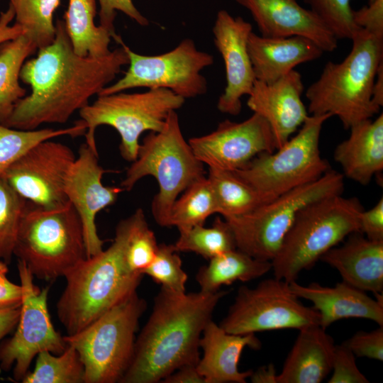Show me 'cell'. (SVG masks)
<instances>
[{
  "label": "cell",
  "instance_id": "cell-36",
  "mask_svg": "<svg viewBox=\"0 0 383 383\" xmlns=\"http://www.w3.org/2000/svg\"><path fill=\"white\" fill-rule=\"evenodd\" d=\"M127 218L125 261L131 271L143 274L155 258L159 244L142 209H138Z\"/></svg>",
  "mask_w": 383,
  "mask_h": 383
},
{
  "label": "cell",
  "instance_id": "cell-17",
  "mask_svg": "<svg viewBox=\"0 0 383 383\" xmlns=\"http://www.w3.org/2000/svg\"><path fill=\"white\" fill-rule=\"evenodd\" d=\"M98 157V152L86 143L81 145L64 186L65 196L82 224L87 258L103 250L104 240L99 236L95 222L97 213L114 204L123 191L121 187L103 184L102 177L107 170L100 166Z\"/></svg>",
  "mask_w": 383,
  "mask_h": 383
},
{
  "label": "cell",
  "instance_id": "cell-11",
  "mask_svg": "<svg viewBox=\"0 0 383 383\" xmlns=\"http://www.w3.org/2000/svg\"><path fill=\"white\" fill-rule=\"evenodd\" d=\"M331 117L308 116L277 152L260 153L233 172L270 199L317 180L331 169L321 155L319 140L323 123Z\"/></svg>",
  "mask_w": 383,
  "mask_h": 383
},
{
  "label": "cell",
  "instance_id": "cell-26",
  "mask_svg": "<svg viewBox=\"0 0 383 383\" xmlns=\"http://www.w3.org/2000/svg\"><path fill=\"white\" fill-rule=\"evenodd\" d=\"M335 344L320 325L299 330L277 383H319L332 370Z\"/></svg>",
  "mask_w": 383,
  "mask_h": 383
},
{
  "label": "cell",
  "instance_id": "cell-42",
  "mask_svg": "<svg viewBox=\"0 0 383 383\" xmlns=\"http://www.w3.org/2000/svg\"><path fill=\"white\" fill-rule=\"evenodd\" d=\"M344 344L355 357L383 360V326L370 332L359 331Z\"/></svg>",
  "mask_w": 383,
  "mask_h": 383
},
{
  "label": "cell",
  "instance_id": "cell-7",
  "mask_svg": "<svg viewBox=\"0 0 383 383\" xmlns=\"http://www.w3.org/2000/svg\"><path fill=\"white\" fill-rule=\"evenodd\" d=\"M204 164L183 136L178 115L171 111L163 128L150 132L140 144L137 158L127 169L121 183L131 191L143 177L152 176L159 186L151 205L155 222L168 227L172 206L179 196L194 182L206 177Z\"/></svg>",
  "mask_w": 383,
  "mask_h": 383
},
{
  "label": "cell",
  "instance_id": "cell-28",
  "mask_svg": "<svg viewBox=\"0 0 383 383\" xmlns=\"http://www.w3.org/2000/svg\"><path fill=\"white\" fill-rule=\"evenodd\" d=\"M96 0H69L64 23L74 52L82 57L108 55L111 33L94 23Z\"/></svg>",
  "mask_w": 383,
  "mask_h": 383
},
{
  "label": "cell",
  "instance_id": "cell-4",
  "mask_svg": "<svg viewBox=\"0 0 383 383\" xmlns=\"http://www.w3.org/2000/svg\"><path fill=\"white\" fill-rule=\"evenodd\" d=\"M351 40L345 58L339 63L328 61L306 91L308 113L335 116L347 130L379 112L372 87L383 62V38L359 28Z\"/></svg>",
  "mask_w": 383,
  "mask_h": 383
},
{
  "label": "cell",
  "instance_id": "cell-32",
  "mask_svg": "<svg viewBox=\"0 0 383 383\" xmlns=\"http://www.w3.org/2000/svg\"><path fill=\"white\" fill-rule=\"evenodd\" d=\"M87 126L80 119L67 128L20 130L0 123V176L36 144L62 135H84Z\"/></svg>",
  "mask_w": 383,
  "mask_h": 383
},
{
  "label": "cell",
  "instance_id": "cell-34",
  "mask_svg": "<svg viewBox=\"0 0 383 383\" xmlns=\"http://www.w3.org/2000/svg\"><path fill=\"white\" fill-rule=\"evenodd\" d=\"M178 231L179 235L173 244L178 252H193L210 260L237 248L231 227L220 217H216L208 228L200 225Z\"/></svg>",
  "mask_w": 383,
  "mask_h": 383
},
{
  "label": "cell",
  "instance_id": "cell-20",
  "mask_svg": "<svg viewBox=\"0 0 383 383\" xmlns=\"http://www.w3.org/2000/svg\"><path fill=\"white\" fill-rule=\"evenodd\" d=\"M251 13L261 35L270 38L302 36L323 52L338 47V39L324 23L296 0H236Z\"/></svg>",
  "mask_w": 383,
  "mask_h": 383
},
{
  "label": "cell",
  "instance_id": "cell-1",
  "mask_svg": "<svg viewBox=\"0 0 383 383\" xmlns=\"http://www.w3.org/2000/svg\"><path fill=\"white\" fill-rule=\"evenodd\" d=\"M55 26L54 40L21 67L20 80L30 87V94L15 104L1 124L34 130L43 123H65L128 65L122 46L100 57L77 55L64 21L57 20Z\"/></svg>",
  "mask_w": 383,
  "mask_h": 383
},
{
  "label": "cell",
  "instance_id": "cell-35",
  "mask_svg": "<svg viewBox=\"0 0 383 383\" xmlns=\"http://www.w3.org/2000/svg\"><path fill=\"white\" fill-rule=\"evenodd\" d=\"M35 367L22 383H84V367L77 350L70 345L59 355L48 351L36 356Z\"/></svg>",
  "mask_w": 383,
  "mask_h": 383
},
{
  "label": "cell",
  "instance_id": "cell-19",
  "mask_svg": "<svg viewBox=\"0 0 383 383\" xmlns=\"http://www.w3.org/2000/svg\"><path fill=\"white\" fill-rule=\"evenodd\" d=\"M303 91L302 77L295 70L272 83L255 81L247 105L269 123L276 150L290 138L309 116L301 99Z\"/></svg>",
  "mask_w": 383,
  "mask_h": 383
},
{
  "label": "cell",
  "instance_id": "cell-47",
  "mask_svg": "<svg viewBox=\"0 0 383 383\" xmlns=\"http://www.w3.org/2000/svg\"><path fill=\"white\" fill-rule=\"evenodd\" d=\"M13 18L14 12L9 5V9L0 14V44L15 38L23 33V30L20 26L16 23L11 25Z\"/></svg>",
  "mask_w": 383,
  "mask_h": 383
},
{
  "label": "cell",
  "instance_id": "cell-44",
  "mask_svg": "<svg viewBox=\"0 0 383 383\" xmlns=\"http://www.w3.org/2000/svg\"><path fill=\"white\" fill-rule=\"evenodd\" d=\"M359 231L372 240H383V198L372 208L359 214Z\"/></svg>",
  "mask_w": 383,
  "mask_h": 383
},
{
  "label": "cell",
  "instance_id": "cell-22",
  "mask_svg": "<svg viewBox=\"0 0 383 383\" xmlns=\"http://www.w3.org/2000/svg\"><path fill=\"white\" fill-rule=\"evenodd\" d=\"M199 347L203 355L196 368L206 383H245L252 370H239L241 353L245 347L260 349L261 342L255 333H230L211 320L202 332Z\"/></svg>",
  "mask_w": 383,
  "mask_h": 383
},
{
  "label": "cell",
  "instance_id": "cell-38",
  "mask_svg": "<svg viewBox=\"0 0 383 383\" xmlns=\"http://www.w3.org/2000/svg\"><path fill=\"white\" fill-rule=\"evenodd\" d=\"M161 287L177 292H186L187 273L173 244L160 243L153 262L143 272Z\"/></svg>",
  "mask_w": 383,
  "mask_h": 383
},
{
  "label": "cell",
  "instance_id": "cell-6",
  "mask_svg": "<svg viewBox=\"0 0 383 383\" xmlns=\"http://www.w3.org/2000/svg\"><path fill=\"white\" fill-rule=\"evenodd\" d=\"M363 208L356 197L342 194L316 200L296 215L280 249L272 260L274 277L296 281L301 272L311 268L328 250L359 231Z\"/></svg>",
  "mask_w": 383,
  "mask_h": 383
},
{
  "label": "cell",
  "instance_id": "cell-41",
  "mask_svg": "<svg viewBox=\"0 0 383 383\" xmlns=\"http://www.w3.org/2000/svg\"><path fill=\"white\" fill-rule=\"evenodd\" d=\"M100 5V26L108 30L113 39L116 35L114 28L116 11H120L142 26H147L149 21L141 14L133 0H99Z\"/></svg>",
  "mask_w": 383,
  "mask_h": 383
},
{
  "label": "cell",
  "instance_id": "cell-10",
  "mask_svg": "<svg viewBox=\"0 0 383 383\" xmlns=\"http://www.w3.org/2000/svg\"><path fill=\"white\" fill-rule=\"evenodd\" d=\"M185 99L167 89H149L144 92L123 91L100 95L79 110L87 126L86 143L97 152L95 131L102 125L113 128L121 137L122 157L133 162L138 155L139 138L145 131L158 132L169 113L181 108Z\"/></svg>",
  "mask_w": 383,
  "mask_h": 383
},
{
  "label": "cell",
  "instance_id": "cell-50",
  "mask_svg": "<svg viewBox=\"0 0 383 383\" xmlns=\"http://www.w3.org/2000/svg\"><path fill=\"white\" fill-rule=\"evenodd\" d=\"M372 101L379 108L383 106V62L377 72L372 87Z\"/></svg>",
  "mask_w": 383,
  "mask_h": 383
},
{
  "label": "cell",
  "instance_id": "cell-43",
  "mask_svg": "<svg viewBox=\"0 0 383 383\" xmlns=\"http://www.w3.org/2000/svg\"><path fill=\"white\" fill-rule=\"evenodd\" d=\"M355 25L375 36L383 38V0H374L357 11H353Z\"/></svg>",
  "mask_w": 383,
  "mask_h": 383
},
{
  "label": "cell",
  "instance_id": "cell-30",
  "mask_svg": "<svg viewBox=\"0 0 383 383\" xmlns=\"http://www.w3.org/2000/svg\"><path fill=\"white\" fill-rule=\"evenodd\" d=\"M217 213L223 218L248 213L272 200L240 179L233 172L209 168Z\"/></svg>",
  "mask_w": 383,
  "mask_h": 383
},
{
  "label": "cell",
  "instance_id": "cell-39",
  "mask_svg": "<svg viewBox=\"0 0 383 383\" xmlns=\"http://www.w3.org/2000/svg\"><path fill=\"white\" fill-rule=\"evenodd\" d=\"M338 39H350L360 28L353 21L351 0H304Z\"/></svg>",
  "mask_w": 383,
  "mask_h": 383
},
{
  "label": "cell",
  "instance_id": "cell-3",
  "mask_svg": "<svg viewBox=\"0 0 383 383\" xmlns=\"http://www.w3.org/2000/svg\"><path fill=\"white\" fill-rule=\"evenodd\" d=\"M128 225L127 218L121 220L106 250L64 275L66 286L57 303V314L67 335L78 333L136 292L143 274L131 271L125 261Z\"/></svg>",
  "mask_w": 383,
  "mask_h": 383
},
{
  "label": "cell",
  "instance_id": "cell-31",
  "mask_svg": "<svg viewBox=\"0 0 383 383\" xmlns=\"http://www.w3.org/2000/svg\"><path fill=\"white\" fill-rule=\"evenodd\" d=\"M217 213L215 196L211 184L204 177L189 186L174 202L168 227L178 230L204 225L206 220Z\"/></svg>",
  "mask_w": 383,
  "mask_h": 383
},
{
  "label": "cell",
  "instance_id": "cell-33",
  "mask_svg": "<svg viewBox=\"0 0 383 383\" xmlns=\"http://www.w3.org/2000/svg\"><path fill=\"white\" fill-rule=\"evenodd\" d=\"M14 12L15 23L38 50L50 44L55 38L53 15L61 0H9Z\"/></svg>",
  "mask_w": 383,
  "mask_h": 383
},
{
  "label": "cell",
  "instance_id": "cell-24",
  "mask_svg": "<svg viewBox=\"0 0 383 383\" xmlns=\"http://www.w3.org/2000/svg\"><path fill=\"white\" fill-rule=\"evenodd\" d=\"M248 50L255 80L274 82L300 64L319 58L323 51L302 36L270 38L252 32Z\"/></svg>",
  "mask_w": 383,
  "mask_h": 383
},
{
  "label": "cell",
  "instance_id": "cell-14",
  "mask_svg": "<svg viewBox=\"0 0 383 383\" xmlns=\"http://www.w3.org/2000/svg\"><path fill=\"white\" fill-rule=\"evenodd\" d=\"M17 268L22 288L20 317L13 335L0 344V369H13V379L21 382L40 353L59 355L67 344L50 319L49 288L35 286L33 275L23 262L18 260Z\"/></svg>",
  "mask_w": 383,
  "mask_h": 383
},
{
  "label": "cell",
  "instance_id": "cell-16",
  "mask_svg": "<svg viewBox=\"0 0 383 383\" xmlns=\"http://www.w3.org/2000/svg\"><path fill=\"white\" fill-rule=\"evenodd\" d=\"M188 143L209 168L230 172L244 167L260 153L276 150L269 123L256 113L241 122L226 119L211 133L192 138Z\"/></svg>",
  "mask_w": 383,
  "mask_h": 383
},
{
  "label": "cell",
  "instance_id": "cell-49",
  "mask_svg": "<svg viewBox=\"0 0 383 383\" xmlns=\"http://www.w3.org/2000/svg\"><path fill=\"white\" fill-rule=\"evenodd\" d=\"M277 376L274 366L270 363L252 371L250 379L253 383H277Z\"/></svg>",
  "mask_w": 383,
  "mask_h": 383
},
{
  "label": "cell",
  "instance_id": "cell-5",
  "mask_svg": "<svg viewBox=\"0 0 383 383\" xmlns=\"http://www.w3.org/2000/svg\"><path fill=\"white\" fill-rule=\"evenodd\" d=\"M13 255L33 277L53 281L87 258L80 218L68 201L45 208L26 201Z\"/></svg>",
  "mask_w": 383,
  "mask_h": 383
},
{
  "label": "cell",
  "instance_id": "cell-18",
  "mask_svg": "<svg viewBox=\"0 0 383 383\" xmlns=\"http://www.w3.org/2000/svg\"><path fill=\"white\" fill-rule=\"evenodd\" d=\"M252 32V25L243 18L233 17L226 10L218 12L212 33L226 72V87L217 103L221 113L239 114L242 96L249 95L254 85L255 77L248 50Z\"/></svg>",
  "mask_w": 383,
  "mask_h": 383
},
{
  "label": "cell",
  "instance_id": "cell-23",
  "mask_svg": "<svg viewBox=\"0 0 383 383\" xmlns=\"http://www.w3.org/2000/svg\"><path fill=\"white\" fill-rule=\"evenodd\" d=\"M320 260L335 268L344 282L364 292L382 293L383 240H369L355 232Z\"/></svg>",
  "mask_w": 383,
  "mask_h": 383
},
{
  "label": "cell",
  "instance_id": "cell-27",
  "mask_svg": "<svg viewBox=\"0 0 383 383\" xmlns=\"http://www.w3.org/2000/svg\"><path fill=\"white\" fill-rule=\"evenodd\" d=\"M272 270V262L256 259L238 248L221 253L199 268L196 275L200 291L216 292L235 281L259 278Z\"/></svg>",
  "mask_w": 383,
  "mask_h": 383
},
{
  "label": "cell",
  "instance_id": "cell-46",
  "mask_svg": "<svg viewBox=\"0 0 383 383\" xmlns=\"http://www.w3.org/2000/svg\"><path fill=\"white\" fill-rule=\"evenodd\" d=\"M164 383H206L197 370L196 365H187L174 371L162 381Z\"/></svg>",
  "mask_w": 383,
  "mask_h": 383
},
{
  "label": "cell",
  "instance_id": "cell-13",
  "mask_svg": "<svg viewBox=\"0 0 383 383\" xmlns=\"http://www.w3.org/2000/svg\"><path fill=\"white\" fill-rule=\"evenodd\" d=\"M319 321L318 312L301 303L289 282L274 277L261 281L253 288L240 287L219 326L228 333L245 335L281 329L299 330L319 325Z\"/></svg>",
  "mask_w": 383,
  "mask_h": 383
},
{
  "label": "cell",
  "instance_id": "cell-29",
  "mask_svg": "<svg viewBox=\"0 0 383 383\" xmlns=\"http://www.w3.org/2000/svg\"><path fill=\"white\" fill-rule=\"evenodd\" d=\"M36 50L35 45L23 33L0 44V121L26 95L19 83L20 72L27 57Z\"/></svg>",
  "mask_w": 383,
  "mask_h": 383
},
{
  "label": "cell",
  "instance_id": "cell-48",
  "mask_svg": "<svg viewBox=\"0 0 383 383\" xmlns=\"http://www.w3.org/2000/svg\"><path fill=\"white\" fill-rule=\"evenodd\" d=\"M21 306L0 309V340L17 326Z\"/></svg>",
  "mask_w": 383,
  "mask_h": 383
},
{
  "label": "cell",
  "instance_id": "cell-9",
  "mask_svg": "<svg viewBox=\"0 0 383 383\" xmlns=\"http://www.w3.org/2000/svg\"><path fill=\"white\" fill-rule=\"evenodd\" d=\"M343 178L330 169L317 180L280 194L248 213L224 218L233 232L236 248L256 259L272 262L297 213L316 200L342 194Z\"/></svg>",
  "mask_w": 383,
  "mask_h": 383
},
{
  "label": "cell",
  "instance_id": "cell-45",
  "mask_svg": "<svg viewBox=\"0 0 383 383\" xmlns=\"http://www.w3.org/2000/svg\"><path fill=\"white\" fill-rule=\"evenodd\" d=\"M8 264L0 260V309L18 306L21 304V286L8 279Z\"/></svg>",
  "mask_w": 383,
  "mask_h": 383
},
{
  "label": "cell",
  "instance_id": "cell-12",
  "mask_svg": "<svg viewBox=\"0 0 383 383\" xmlns=\"http://www.w3.org/2000/svg\"><path fill=\"white\" fill-rule=\"evenodd\" d=\"M113 39L127 52L129 67L123 77L104 88L98 96L137 87L167 89L184 99L207 91V82L201 72L213 65V57L198 50L193 40L185 38L162 54L144 55L131 50L119 35Z\"/></svg>",
  "mask_w": 383,
  "mask_h": 383
},
{
  "label": "cell",
  "instance_id": "cell-21",
  "mask_svg": "<svg viewBox=\"0 0 383 383\" xmlns=\"http://www.w3.org/2000/svg\"><path fill=\"white\" fill-rule=\"evenodd\" d=\"M292 292L299 299L310 301L320 315L319 325L326 328L343 318H366L383 326V295L374 293L375 299L365 292L342 281L334 287L318 283L304 286L296 281L289 282Z\"/></svg>",
  "mask_w": 383,
  "mask_h": 383
},
{
  "label": "cell",
  "instance_id": "cell-2",
  "mask_svg": "<svg viewBox=\"0 0 383 383\" xmlns=\"http://www.w3.org/2000/svg\"><path fill=\"white\" fill-rule=\"evenodd\" d=\"M228 293L187 294L161 287L119 383H157L184 365H196L202 332Z\"/></svg>",
  "mask_w": 383,
  "mask_h": 383
},
{
  "label": "cell",
  "instance_id": "cell-8",
  "mask_svg": "<svg viewBox=\"0 0 383 383\" xmlns=\"http://www.w3.org/2000/svg\"><path fill=\"white\" fill-rule=\"evenodd\" d=\"M146 308V301L135 292L78 333L64 336L84 364V383L120 382L131 363Z\"/></svg>",
  "mask_w": 383,
  "mask_h": 383
},
{
  "label": "cell",
  "instance_id": "cell-51",
  "mask_svg": "<svg viewBox=\"0 0 383 383\" xmlns=\"http://www.w3.org/2000/svg\"><path fill=\"white\" fill-rule=\"evenodd\" d=\"M374 0H369V4L374 1Z\"/></svg>",
  "mask_w": 383,
  "mask_h": 383
},
{
  "label": "cell",
  "instance_id": "cell-15",
  "mask_svg": "<svg viewBox=\"0 0 383 383\" xmlns=\"http://www.w3.org/2000/svg\"><path fill=\"white\" fill-rule=\"evenodd\" d=\"M75 158L67 145L49 139L31 148L0 177L26 201L55 208L68 201L65 181Z\"/></svg>",
  "mask_w": 383,
  "mask_h": 383
},
{
  "label": "cell",
  "instance_id": "cell-37",
  "mask_svg": "<svg viewBox=\"0 0 383 383\" xmlns=\"http://www.w3.org/2000/svg\"><path fill=\"white\" fill-rule=\"evenodd\" d=\"M26 200L0 177V260L11 262Z\"/></svg>",
  "mask_w": 383,
  "mask_h": 383
},
{
  "label": "cell",
  "instance_id": "cell-25",
  "mask_svg": "<svg viewBox=\"0 0 383 383\" xmlns=\"http://www.w3.org/2000/svg\"><path fill=\"white\" fill-rule=\"evenodd\" d=\"M349 130V137L336 146L333 158L341 166L343 176L367 185L383 170V114Z\"/></svg>",
  "mask_w": 383,
  "mask_h": 383
},
{
  "label": "cell",
  "instance_id": "cell-40",
  "mask_svg": "<svg viewBox=\"0 0 383 383\" xmlns=\"http://www.w3.org/2000/svg\"><path fill=\"white\" fill-rule=\"evenodd\" d=\"M328 383H368L356 365L355 355L344 344L335 345Z\"/></svg>",
  "mask_w": 383,
  "mask_h": 383
}]
</instances>
